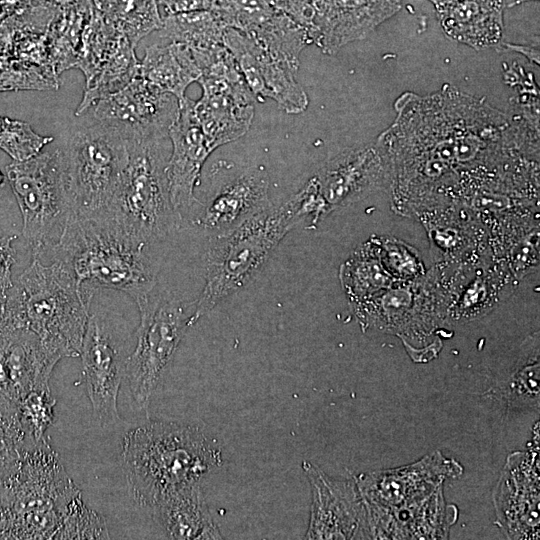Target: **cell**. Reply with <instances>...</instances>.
Instances as JSON below:
<instances>
[{
  "mask_svg": "<svg viewBox=\"0 0 540 540\" xmlns=\"http://www.w3.org/2000/svg\"><path fill=\"white\" fill-rule=\"evenodd\" d=\"M397 118L381 134L386 179L394 197L445 193L479 183L485 191L508 182L523 154L520 119L450 86L398 98Z\"/></svg>",
  "mask_w": 540,
  "mask_h": 540,
  "instance_id": "obj_1",
  "label": "cell"
},
{
  "mask_svg": "<svg viewBox=\"0 0 540 540\" xmlns=\"http://www.w3.org/2000/svg\"><path fill=\"white\" fill-rule=\"evenodd\" d=\"M223 463L222 452L199 428L153 420L125 434L122 466L128 492L141 507L200 484Z\"/></svg>",
  "mask_w": 540,
  "mask_h": 540,
  "instance_id": "obj_2",
  "label": "cell"
},
{
  "mask_svg": "<svg viewBox=\"0 0 540 540\" xmlns=\"http://www.w3.org/2000/svg\"><path fill=\"white\" fill-rule=\"evenodd\" d=\"M91 303L64 261L32 256L8 292L4 325L31 333L57 362L79 357Z\"/></svg>",
  "mask_w": 540,
  "mask_h": 540,
  "instance_id": "obj_3",
  "label": "cell"
},
{
  "mask_svg": "<svg viewBox=\"0 0 540 540\" xmlns=\"http://www.w3.org/2000/svg\"><path fill=\"white\" fill-rule=\"evenodd\" d=\"M49 255L69 266L90 302L106 288L124 292L136 303L156 287L149 246L131 238L108 217L75 216Z\"/></svg>",
  "mask_w": 540,
  "mask_h": 540,
  "instance_id": "obj_4",
  "label": "cell"
},
{
  "mask_svg": "<svg viewBox=\"0 0 540 540\" xmlns=\"http://www.w3.org/2000/svg\"><path fill=\"white\" fill-rule=\"evenodd\" d=\"M1 477L0 538L54 539L70 503L81 494L45 438L20 448Z\"/></svg>",
  "mask_w": 540,
  "mask_h": 540,
  "instance_id": "obj_5",
  "label": "cell"
},
{
  "mask_svg": "<svg viewBox=\"0 0 540 540\" xmlns=\"http://www.w3.org/2000/svg\"><path fill=\"white\" fill-rule=\"evenodd\" d=\"M300 208L295 193L230 233L215 237L207 253L205 285L194 301L193 324L260 272L278 244L304 217Z\"/></svg>",
  "mask_w": 540,
  "mask_h": 540,
  "instance_id": "obj_6",
  "label": "cell"
},
{
  "mask_svg": "<svg viewBox=\"0 0 540 540\" xmlns=\"http://www.w3.org/2000/svg\"><path fill=\"white\" fill-rule=\"evenodd\" d=\"M128 161L117 194L105 217L147 246L165 239L183 222L169 193L168 138L126 135Z\"/></svg>",
  "mask_w": 540,
  "mask_h": 540,
  "instance_id": "obj_7",
  "label": "cell"
},
{
  "mask_svg": "<svg viewBox=\"0 0 540 540\" xmlns=\"http://www.w3.org/2000/svg\"><path fill=\"white\" fill-rule=\"evenodd\" d=\"M58 150L75 216L105 217L127 165L126 135L114 125L91 119L72 126Z\"/></svg>",
  "mask_w": 540,
  "mask_h": 540,
  "instance_id": "obj_8",
  "label": "cell"
},
{
  "mask_svg": "<svg viewBox=\"0 0 540 540\" xmlns=\"http://www.w3.org/2000/svg\"><path fill=\"white\" fill-rule=\"evenodd\" d=\"M6 178L22 217V235L32 256L50 254L75 213L66 188L61 155L41 151L6 166Z\"/></svg>",
  "mask_w": 540,
  "mask_h": 540,
  "instance_id": "obj_9",
  "label": "cell"
},
{
  "mask_svg": "<svg viewBox=\"0 0 540 540\" xmlns=\"http://www.w3.org/2000/svg\"><path fill=\"white\" fill-rule=\"evenodd\" d=\"M140 323L136 346L126 358L125 376L139 409H147L166 367L171 362L186 330L191 327L194 302L154 288L136 302Z\"/></svg>",
  "mask_w": 540,
  "mask_h": 540,
  "instance_id": "obj_10",
  "label": "cell"
},
{
  "mask_svg": "<svg viewBox=\"0 0 540 540\" xmlns=\"http://www.w3.org/2000/svg\"><path fill=\"white\" fill-rule=\"evenodd\" d=\"M89 111L93 120L114 125L125 135L163 139L178 117L179 101L139 74L122 89L99 99Z\"/></svg>",
  "mask_w": 540,
  "mask_h": 540,
  "instance_id": "obj_11",
  "label": "cell"
},
{
  "mask_svg": "<svg viewBox=\"0 0 540 540\" xmlns=\"http://www.w3.org/2000/svg\"><path fill=\"white\" fill-rule=\"evenodd\" d=\"M302 468L311 486L305 539H371L363 498L354 479L328 476L309 461Z\"/></svg>",
  "mask_w": 540,
  "mask_h": 540,
  "instance_id": "obj_12",
  "label": "cell"
},
{
  "mask_svg": "<svg viewBox=\"0 0 540 540\" xmlns=\"http://www.w3.org/2000/svg\"><path fill=\"white\" fill-rule=\"evenodd\" d=\"M463 466L435 450L412 464L361 473L354 477L364 503L394 508L420 501L448 479L463 474Z\"/></svg>",
  "mask_w": 540,
  "mask_h": 540,
  "instance_id": "obj_13",
  "label": "cell"
},
{
  "mask_svg": "<svg viewBox=\"0 0 540 540\" xmlns=\"http://www.w3.org/2000/svg\"><path fill=\"white\" fill-rule=\"evenodd\" d=\"M80 356L95 419L102 427L118 424L121 419L117 401L126 359L108 322L99 313L89 315Z\"/></svg>",
  "mask_w": 540,
  "mask_h": 540,
  "instance_id": "obj_14",
  "label": "cell"
},
{
  "mask_svg": "<svg viewBox=\"0 0 540 540\" xmlns=\"http://www.w3.org/2000/svg\"><path fill=\"white\" fill-rule=\"evenodd\" d=\"M223 42L257 101L272 99L288 114L306 110L308 96L296 80L297 71L274 58L237 29L226 27Z\"/></svg>",
  "mask_w": 540,
  "mask_h": 540,
  "instance_id": "obj_15",
  "label": "cell"
},
{
  "mask_svg": "<svg viewBox=\"0 0 540 540\" xmlns=\"http://www.w3.org/2000/svg\"><path fill=\"white\" fill-rule=\"evenodd\" d=\"M538 452H516L507 458L495 489L497 523L509 538L539 537Z\"/></svg>",
  "mask_w": 540,
  "mask_h": 540,
  "instance_id": "obj_16",
  "label": "cell"
},
{
  "mask_svg": "<svg viewBox=\"0 0 540 540\" xmlns=\"http://www.w3.org/2000/svg\"><path fill=\"white\" fill-rule=\"evenodd\" d=\"M194 101L185 97L168 132L171 151L167 178L172 205L182 221L200 204L194 195L202 167L214 151L194 114Z\"/></svg>",
  "mask_w": 540,
  "mask_h": 540,
  "instance_id": "obj_17",
  "label": "cell"
},
{
  "mask_svg": "<svg viewBox=\"0 0 540 540\" xmlns=\"http://www.w3.org/2000/svg\"><path fill=\"white\" fill-rule=\"evenodd\" d=\"M402 0H310L314 10L308 31L323 53L336 54L364 39L401 8Z\"/></svg>",
  "mask_w": 540,
  "mask_h": 540,
  "instance_id": "obj_18",
  "label": "cell"
},
{
  "mask_svg": "<svg viewBox=\"0 0 540 540\" xmlns=\"http://www.w3.org/2000/svg\"><path fill=\"white\" fill-rule=\"evenodd\" d=\"M364 505L371 539H447L458 518V508L445 501L443 485L404 506Z\"/></svg>",
  "mask_w": 540,
  "mask_h": 540,
  "instance_id": "obj_19",
  "label": "cell"
},
{
  "mask_svg": "<svg viewBox=\"0 0 540 540\" xmlns=\"http://www.w3.org/2000/svg\"><path fill=\"white\" fill-rule=\"evenodd\" d=\"M269 178L261 168H250L220 185L193 220L206 233L220 237L272 206Z\"/></svg>",
  "mask_w": 540,
  "mask_h": 540,
  "instance_id": "obj_20",
  "label": "cell"
},
{
  "mask_svg": "<svg viewBox=\"0 0 540 540\" xmlns=\"http://www.w3.org/2000/svg\"><path fill=\"white\" fill-rule=\"evenodd\" d=\"M328 213L356 202L386 179L382 153L375 145L349 148L330 159L314 176Z\"/></svg>",
  "mask_w": 540,
  "mask_h": 540,
  "instance_id": "obj_21",
  "label": "cell"
},
{
  "mask_svg": "<svg viewBox=\"0 0 540 540\" xmlns=\"http://www.w3.org/2000/svg\"><path fill=\"white\" fill-rule=\"evenodd\" d=\"M200 86L202 96L194 101V114L214 150L246 134L256 100L249 88L214 82Z\"/></svg>",
  "mask_w": 540,
  "mask_h": 540,
  "instance_id": "obj_22",
  "label": "cell"
},
{
  "mask_svg": "<svg viewBox=\"0 0 540 540\" xmlns=\"http://www.w3.org/2000/svg\"><path fill=\"white\" fill-rule=\"evenodd\" d=\"M152 509L155 521L169 539L223 538L211 517L200 484L170 495Z\"/></svg>",
  "mask_w": 540,
  "mask_h": 540,
  "instance_id": "obj_23",
  "label": "cell"
},
{
  "mask_svg": "<svg viewBox=\"0 0 540 540\" xmlns=\"http://www.w3.org/2000/svg\"><path fill=\"white\" fill-rule=\"evenodd\" d=\"M139 72L150 84L174 95L179 103L186 97L187 87L201 76L191 49L175 42L147 47Z\"/></svg>",
  "mask_w": 540,
  "mask_h": 540,
  "instance_id": "obj_24",
  "label": "cell"
},
{
  "mask_svg": "<svg viewBox=\"0 0 540 540\" xmlns=\"http://www.w3.org/2000/svg\"><path fill=\"white\" fill-rule=\"evenodd\" d=\"M92 0H77L61 7L46 36L51 64L60 74L75 68L82 48L85 28L93 14Z\"/></svg>",
  "mask_w": 540,
  "mask_h": 540,
  "instance_id": "obj_25",
  "label": "cell"
},
{
  "mask_svg": "<svg viewBox=\"0 0 540 540\" xmlns=\"http://www.w3.org/2000/svg\"><path fill=\"white\" fill-rule=\"evenodd\" d=\"M226 26L210 10L168 14L162 17L159 36L192 50L207 51L224 45Z\"/></svg>",
  "mask_w": 540,
  "mask_h": 540,
  "instance_id": "obj_26",
  "label": "cell"
},
{
  "mask_svg": "<svg viewBox=\"0 0 540 540\" xmlns=\"http://www.w3.org/2000/svg\"><path fill=\"white\" fill-rule=\"evenodd\" d=\"M95 9L136 48L162 26L157 0H92Z\"/></svg>",
  "mask_w": 540,
  "mask_h": 540,
  "instance_id": "obj_27",
  "label": "cell"
},
{
  "mask_svg": "<svg viewBox=\"0 0 540 540\" xmlns=\"http://www.w3.org/2000/svg\"><path fill=\"white\" fill-rule=\"evenodd\" d=\"M340 280L353 304L370 298L392 282L371 243L357 249L341 265Z\"/></svg>",
  "mask_w": 540,
  "mask_h": 540,
  "instance_id": "obj_28",
  "label": "cell"
},
{
  "mask_svg": "<svg viewBox=\"0 0 540 540\" xmlns=\"http://www.w3.org/2000/svg\"><path fill=\"white\" fill-rule=\"evenodd\" d=\"M139 63L135 47L124 38L99 73L90 82L85 83L83 96L75 114L77 116L85 114L99 99L126 86L140 74Z\"/></svg>",
  "mask_w": 540,
  "mask_h": 540,
  "instance_id": "obj_29",
  "label": "cell"
},
{
  "mask_svg": "<svg viewBox=\"0 0 540 540\" xmlns=\"http://www.w3.org/2000/svg\"><path fill=\"white\" fill-rule=\"evenodd\" d=\"M125 37L95 9L85 28L83 43L75 68L90 82L115 53Z\"/></svg>",
  "mask_w": 540,
  "mask_h": 540,
  "instance_id": "obj_30",
  "label": "cell"
},
{
  "mask_svg": "<svg viewBox=\"0 0 540 540\" xmlns=\"http://www.w3.org/2000/svg\"><path fill=\"white\" fill-rule=\"evenodd\" d=\"M55 404L49 384L32 389L16 404L17 418L26 445L45 438L46 430L53 424Z\"/></svg>",
  "mask_w": 540,
  "mask_h": 540,
  "instance_id": "obj_31",
  "label": "cell"
},
{
  "mask_svg": "<svg viewBox=\"0 0 540 540\" xmlns=\"http://www.w3.org/2000/svg\"><path fill=\"white\" fill-rule=\"evenodd\" d=\"M59 83V75L52 69L26 64L12 56H0V92L53 90Z\"/></svg>",
  "mask_w": 540,
  "mask_h": 540,
  "instance_id": "obj_32",
  "label": "cell"
},
{
  "mask_svg": "<svg viewBox=\"0 0 540 540\" xmlns=\"http://www.w3.org/2000/svg\"><path fill=\"white\" fill-rule=\"evenodd\" d=\"M53 141L51 136H42L21 120L0 116V149L14 161L27 160Z\"/></svg>",
  "mask_w": 540,
  "mask_h": 540,
  "instance_id": "obj_33",
  "label": "cell"
},
{
  "mask_svg": "<svg viewBox=\"0 0 540 540\" xmlns=\"http://www.w3.org/2000/svg\"><path fill=\"white\" fill-rule=\"evenodd\" d=\"M108 529L104 519L89 509L81 494L69 505L54 539H107Z\"/></svg>",
  "mask_w": 540,
  "mask_h": 540,
  "instance_id": "obj_34",
  "label": "cell"
},
{
  "mask_svg": "<svg viewBox=\"0 0 540 540\" xmlns=\"http://www.w3.org/2000/svg\"><path fill=\"white\" fill-rule=\"evenodd\" d=\"M11 56L26 64L54 70L46 33L15 30Z\"/></svg>",
  "mask_w": 540,
  "mask_h": 540,
  "instance_id": "obj_35",
  "label": "cell"
},
{
  "mask_svg": "<svg viewBox=\"0 0 540 540\" xmlns=\"http://www.w3.org/2000/svg\"><path fill=\"white\" fill-rule=\"evenodd\" d=\"M382 264L394 271L398 277L408 278L417 275L421 270V265L415 254L411 253L406 246H401L393 240L374 244Z\"/></svg>",
  "mask_w": 540,
  "mask_h": 540,
  "instance_id": "obj_36",
  "label": "cell"
},
{
  "mask_svg": "<svg viewBox=\"0 0 540 540\" xmlns=\"http://www.w3.org/2000/svg\"><path fill=\"white\" fill-rule=\"evenodd\" d=\"M435 6L440 23L466 12L508 7L507 0H429Z\"/></svg>",
  "mask_w": 540,
  "mask_h": 540,
  "instance_id": "obj_37",
  "label": "cell"
},
{
  "mask_svg": "<svg viewBox=\"0 0 540 540\" xmlns=\"http://www.w3.org/2000/svg\"><path fill=\"white\" fill-rule=\"evenodd\" d=\"M522 367L518 370L517 375L514 378L515 384L512 385L517 393L523 394L527 397H538L539 394V361L538 351L534 353Z\"/></svg>",
  "mask_w": 540,
  "mask_h": 540,
  "instance_id": "obj_38",
  "label": "cell"
},
{
  "mask_svg": "<svg viewBox=\"0 0 540 540\" xmlns=\"http://www.w3.org/2000/svg\"><path fill=\"white\" fill-rule=\"evenodd\" d=\"M16 237V235L0 237V287L7 292L14 284L12 281V267L15 264L13 241Z\"/></svg>",
  "mask_w": 540,
  "mask_h": 540,
  "instance_id": "obj_39",
  "label": "cell"
},
{
  "mask_svg": "<svg viewBox=\"0 0 540 540\" xmlns=\"http://www.w3.org/2000/svg\"><path fill=\"white\" fill-rule=\"evenodd\" d=\"M158 6L164 10V15L197 11L210 10L212 0H157Z\"/></svg>",
  "mask_w": 540,
  "mask_h": 540,
  "instance_id": "obj_40",
  "label": "cell"
},
{
  "mask_svg": "<svg viewBox=\"0 0 540 540\" xmlns=\"http://www.w3.org/2000/svg\"><path fill=\"white\" fill-rule=\"evenodd\" d=\"M8 292L0 287V333L2 332L4 326L5 308Z\"/></svg>",
  "mask_w": 540,
  "mask_h": 540,
  "instance_id": "obj_41",
  "label": "cell"
},
{
  "mask_svg": "<svg viewBox=\"0 0 540 540\" xmlns=\"http://www.w3.org/2000/svg\"><path fill=\"white\" fill-rule=\"evenodd\" d=\"M11 13L5 0H0V21Z\"/></svg>",
  "mask_w": 540,
  "mask_h": 540,
  "instance_id": "obj_42",
  "label": "cell"
},
{
  "mask_svg": "<svg viewBox=\"0 0 540 540\" xmlns=\"http://www.w3.org/2000/svg\"><path fill=\"white\" fill-rule=\"evenodd\" d=\"M530 0H507L508 7Z\"/></svg>",
  "mask_w": 540,
  "mask_h": 540,
  "instance_id": "obj_43",
  "label": "cell"
},
{
  "mask_svg": "<svg viewBox=\"0 0 540 540\" xmlns=\"http://www.w3.org/2000/svg\"><path fill=\"white\" fill-rule=\"evenodd\" d=\"M6 175L0 170V186L4 183Z\"/></svg>",
  "mask_w": 540,
  "mask_h": 540,
  "instance_id": "obj_44",
  "label": "cell"
}]
</instances>
